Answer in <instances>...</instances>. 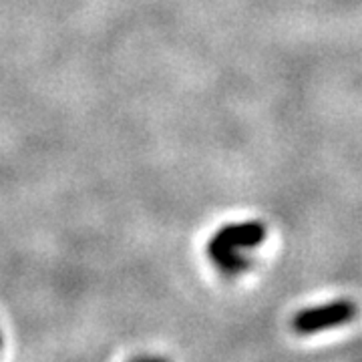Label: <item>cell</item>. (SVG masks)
I'll list each match as a JSON object with an SVG mask.
<instances>
[{
    "label": "cell",
    "instance_id": "cell-4",
    "mask_svg": "<svg viewBox=\"0 0 362 362\" xmlns=\"http://www.w3.org/2000/svg\"><path fill=\"white\" fill-rule=\"evenodd\" d=\"M0 346H2V330H0Z\"/></svg>",
    "mask_w": 362,
    "mask_h": 362
},
{
    "label": "cell",
    "instance_id": "cell-3",
    "mask_svg": "<svg viewBox=\"0 0 362 362\" xmlns=\"http://www.w3.org/2000/svg\"><path fill=\"white\" fill-rule=\"evenodd\" d=\"M129 362H169L168 358H163V356H149V354H145V356H135V358H131Z\"/></svg>",
    "mask_w": 362,
    "mask_h": 362
},
{
    "label": "cell",
    "instance_id": "cell-2",
    "mask_svg": "<svg viewBox=\"0 0 362 362\" xmlns=\"http://www.w3.org/2000/svg\"><path fill=\"white\" fill-rule=\"evenodd\" d=\"M356 316H358V304L349 298H340L326 302L322 306H312L306 310L296 312L290 320V328L300 337H308V334L344 326L352 322Z\"/></svg>",
    "mask_w": 362,
    "mask_h": 362
},
{
    "label": "cell",
    "instance_id": "cell-1",
    "mask_svg": "<svg viewBox=\"0 0 362 362\" xmlns=\"http://www.w3.org/2000/svg\"><path fill=\"white\" fill-rule=\"evenodd\" d=\"M266 235L268 230L262 221L228 223L211 235L207 254L223 274H240L250 266V259L244 256V252L258 247L266 240Z\"/></svg>",
    "mask_w": 362,
    "mask_h": 362
}]
</instances>
